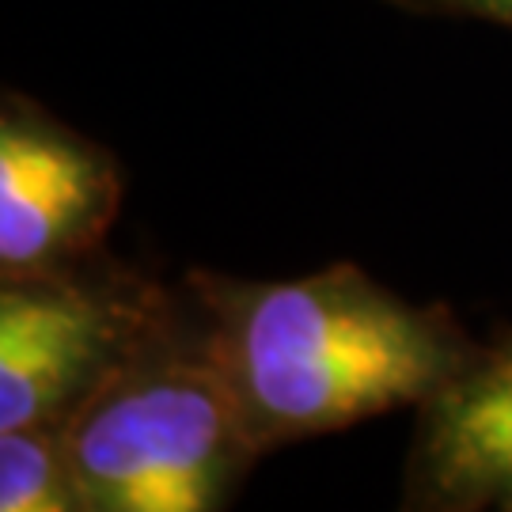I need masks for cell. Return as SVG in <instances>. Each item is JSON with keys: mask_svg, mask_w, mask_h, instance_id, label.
<instances>
[{"mask_svg": "<svg viewBox=\"0 0 512 512\" xmlns=\"http://www.w3.org/2000/svg\"><path fill=\"white\" fill-rule=\"evenodd\" d=\"M80 512H217L262 452L186 281L65 425Z\"/></svg>", "mask_w": 512, "mask_h": 512, "instance_id": "obj_2", "label": "cell"}, {"mask_svg": "<svg viewBox=\"0 0 512 512\" xmlns=\"http://www.w3.org/2000/svg\"><path fill=\"white\" fill-rule=\"evenodd\" d=\"M395 8L418 12V16H456V19H482L494 27L512 31V0H387Z\"/></svg>", "mask_w": 512, "mask_h": 512, "instance_id": "obj_7", "label": "cell"}, {"mask_svg": "<svg viewBox=\"0 0 512 512\" xmlns=\"http://www.w3.org/2000/svg\"><path fill=\"white\" fill-rule=\"evenodd\" d=\"M0 509L80 512L65 425L0 429Z\"/></svg>", "mask_w": 512, "mask_h": 512, "instance_id": "obj_6", "label": "cell"}, {"mask_svg": "<svg viewBox=\"0 0 512 512\" xmlns=\"http://www.w3.org/2000/svg\"><path fill=\"white\" fill-rule=\"evenodd\" d=\"M243 425L262 456L395 410L418 414L475 361L478 338L444 304H414L334 262L304 277L186 270Z\"/></svg>", "mask_w": 512, "mask_h": 512, "instance_id": "obj_1", "label": "cell"}, {"mask_svg": "<svg viewBox=\"0 0 512 512\" xmlns=\"http://www.w3.org/2000/svg\"><path fill=\"white\" fill-rule=\"evenodd\" d=\"M126 198L118 156L23 92L0 107V277L103 251Z\"/></svg>", "mask_w": 512, "mask_h": 512, "instance_id": "obj_4", "label": "cell"}, {"mask_svg": "<svg viewBox=\"0 0 512 512\" xmlns=\"http://www.w3.org/2000/svg\"><path fill=\"white\" fill-rule=\"evenodd\" d=\"M403 509L512 512V327L418 410L406 452Z\"/></svg>", "mask_w": 512, "mask_h": 512, "instance_id": "obj_5", "label": "cell"}, {"mask_svg": "<svg viewBox=\"0 0 512 512\" xmlns=\"http://www.w3.org/2000/svg\"><path fill=\"white\" fill-rule=\"evenodd\" d=\"M167 289L107 251L0 277V429L69 425L141 342Z\"/></svg>", "mask_w": 512, "mask_h": 512, "instance_id": "obj_3", "label": "cell"}]
</instances>
